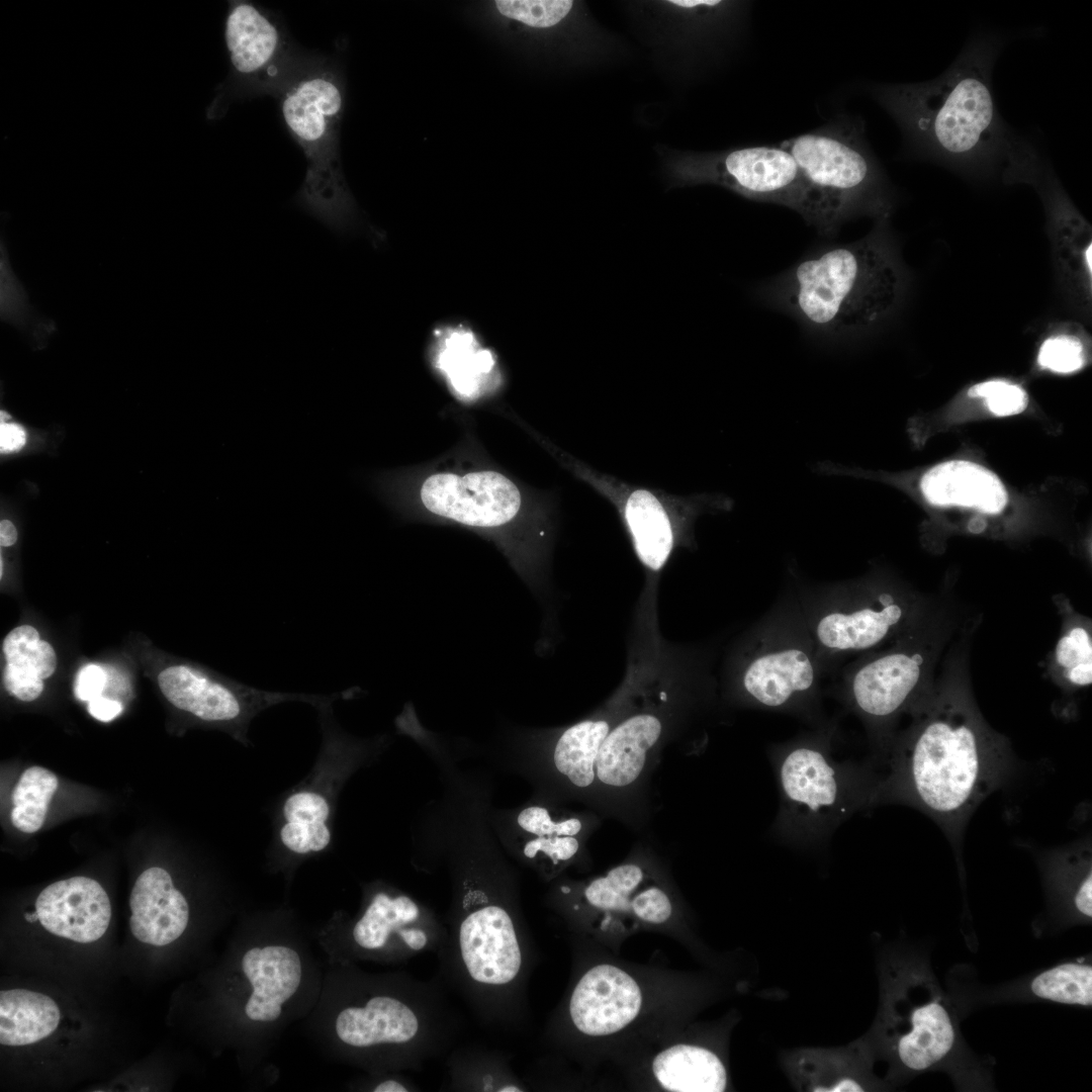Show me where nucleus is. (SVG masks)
<instances>
[{"label":"nucleus","instance_id":"0eeeda50","mask_svg":"<svg viewBox=\"0 0 1092 1092\" xmlns=\"http://www.w3.org/2000/svg\"><path fill=\"white\" fill-rule=\"evenodd\" d=\"M460 884L437 951L439 978L482 1022L502 1028L524 967L517 920L485 880L469 877Z\"/></svg>","mask_w":1092,"mask_h":1092},{"label":"nucleus","instance_id":"473e14b6","mask_svg":"<svg viewBox=\"0 0 1092 1092\" xmlns=\"http://www.w3.org/2000/svg\"><path fill=\"white\" fill-rule=\"evenodd\" d=\"M58 778L42 766H31L20 776L13 792L10 818L18 830L33 833L42 826Z\"/></svg>","mask_w":1092,"mask_h":1092},{"label":"nucleus","instance_id":"ddd939ff","mask_svg":"<svg viewBox=\"0 0 1092 1092\" xmlns=\"http://www.w3.org/2000/svg\"><path fill=\"white\" fill-rule=\"evenodd\" d=\"M862 655L842 668L834 697L863 723L875 757L884 761L896 719L917 703L925 657L907 633L892 648Z\"/></svg>","mask_w":1092,"mask_h":1092},{"label":"nucleus","instance_id":"412c9836","mask_svg":"<svg viewBox=\"0 0 1092 1092\" xmlns=\"http://www.w3.org/2000/svg\"><path fill=\"white\" fill-rule=\"evenodd\" d=\"M36 916L51 933L77 942L98 940L111 918L109 898L102 886L87 877L51 884L35 902Z\"/></svg>","mask_w":1092,"mask_h":1092},{"label":"nucleus","instance_id":"7ed1b4c3","mask_svg":"<svg viewBox=\"0 0 1092 1092\" xmlns=\"http://www.w3.org/2000/svg\"><path fill=\"white\" fill-rule=\"evenodd\" d=\"M711 657L704 648L660 640L635 699L599 750L590 810L635 830L646 825L650 781L664 747L717 696Z\"/></svg>","mask_w":1092,"mask_h":1092},{"label":"nucleus","instance_id":"1a4fd4ad","mask_svg":"<svg viewBox=\"0 0 1092 1092\" xmlns=\"http://www.w3.org/2000/svg\"><path fill=\"white\" fill-rule=\"evenodd\" d=\"M343 95L328 70H313L293 80L281 98L290 134L306 158L297 204L339 235L356 228V206L346 184L338 150Z\"/></svg>","mask_w":1092,"mask_h":1092},{"label":"nucleus","instance_id":"58836bf2","mask_svg":"<svg viewBox=\"0 0 1092 1092\" xmlns=\"http://www.w3.org/2000/svg\"><path fill=\"white\" fill-rule=\"evenodd\" d=\"M107 680L106 672L96 664L84 666L78 673L75 686L77 698L88 701L101 696Z\"/></svg>","mask_w":1092,"mask_h":1092},{"label":"nucleus","instance_id":"2f4dec72","mask_svg":"<svg viewBox=\"0 0 1092 1092\" xmlns=\"http://www.w3.org/2000/svg\"><path fill=\"white\" fill-rule=\"evenodd\" d=\"M329 815L330 806L322 794L307 790L292 794L283 805L282 843L300 854L325 849L331 841Z\"/></svg>","mask_w":1092,"mask_h":1092},{"label":"nucleus","instance_id":"7c9ffc66","mask_svg":"<svg viewBox=\"0 0 1092 1092\" xmlns=\"http://www.w3.org/2000/svg\"><path fill=\"white\" fill-rule=\"evenodd\" d=\"M449 1088L456 1091L522 1092L502 1053L481 1046L452 1051L446 1061Z\"/></svg>","mask_w":1092,"mask_h":1092},{"label":"nucleus","instance_id":"2eb2a0df","mask_svg":"<svg viewBox=\"0 0 1092 1092\" xmlns=\"http://www.w3.org/2000/svg\"><path fill=\"white\" fill-rule=\"evenodd\" d=\"M165 698L177 709L205 722H223L246 729L262 710L285 701L323 706L334 697L267 692L223 681L188 663L171 665L158 676Z\"/></svg>","mask_w":1092,"mask_h":1092},{"label":"nucleus","instance_id":"e433bc0d","mask_svg":"<svg viewBox=\"0 0 1092 1092\" xmlns=\"http://www.w3.org/2000/svg\"><path fill=\"white\" fill-rule=\"evenodd\" d=\"M968 394L985 398L988 410L998 417L1022 413L1028 405V395L1016 384L1003 380H990L972 386Z\"/></svg>","mask_w":1092,"mask_h":1092},{"label":"nucleus","instance_id":"c9c22d12","mask_svg":"<svg viewBox=\"0 0 1092 1092\" xmlns=\"http://www.w3.org/2000/svg\"><path fill=\"white\" fill-rule=\"evenodd\" d=\"M498 12L535 28H548L564 19L573 7L570 0H497Z\"/></svg>","mask_w":1092,"mask_h":1092},{"label":"nucleus","instance_id":"5701e85b","mask_svg":"<svg viewBox=\"0 0 1092 1092\" xmlns=\"http://www.w3.org/2000/svg\"><path fill=\"white\" fill-rule=\"evenodd\" d=\"M129 905L130 930L142 942L156 946L169 944L187 926V901L162 868L154 867L142 873L131 890Z\"/></svg>","mask_w":1092,"mask_h":1092},{"label":"nucleus","instance_id":"f03ea898","mask_svg":"<svg viewBox=\"0 0 1092 1092\" xmlns=\"http://www.w3.org/2000/svg\"><path fill=\"white\" fill-rule=\"evenodd\" d=\"M997 44L975 39L934 80L878 86L877 100L921 154L963 169L1033 179L1039 155L1001 118L992 94Z\"/></svg>","mask_w":1092,"mask_h":1092},{"label":"nucleus","instance_id":"6e6552de","mask_svg":"<svg viewBox=\"0 0 1092 1092\" xmlns=\"http://www.w3.org/2000/svg\"><path fill=\"white\" fill-rule=\"evenodd\" d=\"M817 655L827 673L851 655L870 653L911 627L912 596L888 580L809 581L789 569Z\"/></svg>","mask_w":1092,"mask_h":1092},{"label":"nucleus","instance_id":"f704fd0d","mask_svg":"<svg viewBox=\"0 0 1092 1092\" xmlns=\"http://www.w3.org/2000/svg\"><path fill=\"white\" fill-rule=\"evenodd\" d=\"M1056 662L1064 677L1076 687H1087L1092 681V640L1087 629L1076 626L1058 641Z\"/></svg>","mask_w":1092,"mask_h":1092},{"label":"nucleus","instance_id":"f3484780","mask_svg":"<svg viewBox=\"0 0 1092 1092\" xmlns=\"http://www.w3.org/2000/svg\"><path fill=\"white\" fill-rule=\"evenodd\" d=\"M911 983L906 1029L895 1044L898 1059L912 1072L943 1069L961 1050L950 1003L927 971L914 974Z\"/></svg>","mask_w":1092,"mask_h":1092},{"label":"nucleus","instance_id":"bb28decb","mask_svg":"<svg viewBox=\"0 0 1092 1092\" xmlns=\"http://www.w3.org/2000/svg\"><path fill=\"white\" fill-rule=\"evenodd\" d=\"M6 665L3 684L13 697L30 702L43 690L42 679L50 677L57 666L52 645L39 638L33 627L22 625L10 631L2 647Z\"/></svg>","mask_w":1092,"mask_h":1092},{"label":"nucleus","instance_id":"c85d7f7f","mask_svg":"<svg viewBox=\"0 0 1092 1092\" xmlns=\"http://www.w3.org/2000/svg\"><path fill=\"white\" fill-rule=\"evenodd\" d=\"M61 1018L57 1003L49 996L24 989L0 993V1042L20 1046L51 1035Z\"/></svg>","mask_w":1092,"mask_h":1092},{"label":"nucleus","instance_id":"b1692460","mask_svg":"<svg viewBox=\"0 0 1092 1092\" xmlns=\"http://www.w3.org/2000/svg\"><path fill=\"white\" fill-rule=\"evenodd\" d=\"M924 498L938 507L959 506L986 514L1001 513L1008 504L999 477L976 462L950 460L928 469L919 479Z\"/></svg>","mask_w":1092,"mask_h":1092},{"label":"nucleus","instance_id":"4be33fe9","mask_svg":"<svg viewBox=\"0 0 1092 1092\" xmlns=\"http://www.w3.org/2000/svg\"><path fill=\"white\" fill-rule=\"evenodd\" d=\"M224 39L234 72L251 82L268 81L278 72L284 40L277 25L249 2H232Z\"/></svg>","mask_w":1092,"mask_h":1092},{"label":"nucleus","instance_id":"4c0bfd02","mask_svg":"<svg viewBox=\"0 0 1092 1092\" xmlns=\"http://www.w3.org/2000/svg\"><path fill=\"white\" fill-rule=\"evenodd\" d=\"M1037 361L1042 368L1053 372L1072 373L1085 364L1083 346L1073 337H1052L1040 346Z\"/></svg>","mask_w":1092,"mask_h":1092},{"label":"nucleus","instance_id":"20e7f679","mask_svg":"<svg viewBox=\"0 0 1092 1092\" xmlns=\"http://www.w3.org/2000/svg\"><path fill=\"white\" fill-rule=\"evenodd\" d=\"M822 665L795 590L788 581L772 606L731 644L718 682L725 704L828 724Z\"/></svg>","mask_w":1092,"mask_h":1092},{"label":"nucleus","instance_id":"c03bdc74","mask_svg":"<svg viewBox=\"0 0 1092 1092\" xmlns=\"http://www.w3.org/2000/svg\"><path fill=\"white\" fill-rule=\"evenodd\" d=\"M825 1091H833V1092L863 1091V1088L855 1080L846 1078V1079L840 1080L837 1084L833 1085L829 1089H826Z\"/></svg>","mask_w":1092,"mask_h":1092},{"label":"nucleus","instance_id":"79ce46f5","mask_svg":"<svg viewBox=\"0 0 1092 1092\" xmlns=\"http://www.w3.org/2000/svg\"><path fill=\"white\" fill-rule=\"evenodd\" d=\"M415 1087L412 1084H406L403 1080L389 1078L380 1081L374 1088V1092H408L414 1091ZM419 1091V1090H418Z\"/></svg>","mask_w":1092,"mask_h":1092},{"label":"nucleus","instance_id":"4468645a","mask_svg":"<svg viewBox=\"0 0 1092 1092\" xmlns=\"http://www.w3.org/2000/svg\"><path fill=\"white\" fill-rule=\"evenodd\" d=\"M649 667L648 657L630 649L626 674L597 710L559 730L545 751V764L566 796L589 809L599 750L617 721L635 699Z\"/></svg>","mask_w":1092,"mask_h":1092},{"label":"nucleus","instance_id":"f257e3e1","mask_svg":"<svg viewBox=\"0 0 1092 1092\" xmlns=\"http://www.w3.org/2000/svg\"><path fill=\"white\" fill-rule=\"evenodd\" d=\"M910 710L913 723L894 736L872 807L898 803L916 808L959 845L972 813L1011 770L1009 747L957 697L916 703Z\"/></svg>","mask_w":1092,"mask_h":1092},{"label":"nucleus","instance_id":"c756f323","mask_svg":"<svg viewBox=\"0 0 1092 1092\" xmlns=\"http://www.w3.org/2000/svg\"><path fill=\"white\" fill-rule=\"evenodd\" d=\"M1046 863L1045 877L1055 907L1067 919L1090 922L1092 918V873L1090 851L1068 850Z\"/></svg>","mask_w":1092,"mask_h":1092},{"label":"nucleus","instance_id":"72a5a7b5","mask_svg":"<svg viewBox=\"0 0 1092 1092\" xmlns=\"http://www.w3.org/2000/svg\"><path fill=\"white\" fill-rule=\"evenodd\" d=\"M1029 994L1037 999L1067 1005L1090 1007L1092 1004V967L1082 963H1063L1033 977Z\"/></svg>","mask_w":1092,"mask_h":1092},{"label":"nucleus","instance_id":"39448f33","mask_svg":"<svg viewBox=\"0 0 1092 1092\" xmlns=\"http://www.w3.org/2000/svg\"><path fill=\"white\" fill-rule=\"evenodd\" d=\"M901 285L894 259L874 233L802 260L774 281L767 297L817 333L845 336L885 317Z\"/></svg>","mask_w":1092,"mask_h":1092},{"label":"nucleus","instance_id":"f8f14e48","mask_svg":"<svg viewBox=\"0 0 1092 1092\" xmlns=\"http://www.w3.org/2000/svg\"><path fill=\"white\" fill-rule=\"evenodd\" d=\"M684 183H713L749 199L790 207L821 233L836 229L828 208L809 185L789 151L758 146L687 158L677 170Z\"/></svg>","mask_w":1092,"mask_h":1092},{"label":"nucleus","instance_id":"9d476101","mask_svg":"<svg viewBox=\"0 0 1092 1092\" xmlns=\"http://www.w3.org/2000/svg\"><path fill=\"white\" fill-rule=\"evenodd\" d=\"M573 473L616 510L633 551L644 569L645 587L657 589L659 578L673 553L697 548V520L732 510L734 500L724 493L688 495L642 487L571 459Z\"/></svg>","mask_w":1092,"mask_h":1092},{"label":"nucleus","instance_id":"cd10ccee","mask_svg":"<svg viewBox=\"0 0 1092 1092\" xmlns=\"http://www.w3.org/2000/svg\"><path fill=\"white\" fill-rule=\"evenodd\" d=\"M653 1072L660 1085L673 1092H722L727 1082L726 1070L715 1054L689 1044L658 1054Z\"/></svg>","mask_w":1092,"mask_h":1092},{"label":"nucleus","instance_id":"dca6fc26","mask_svg":"<svg viewBox=\"0 0 1092 1092\" xmlns=\"http://www.w3.org/2000/svg\"><path fill=\"white\" fill-rule=\"evenodd\" d=\"M421 498L433 514L475 527L505 525L522 508L517 485L495 471L432 475L422 485Z\"/></svg>","mask_w":1092,"mask_h":1092},{"label":"nucleus","instance_id":"9b49d317","mask_svg":"<svg viewBox=\"0 0 1092 1092\" xmlns=\"http://www.w3.org/2000/svg\"><path fill=\"white\" fill-rule=\"evenodd\" d=\"M780 146L791 153L837 226L854 214L887 209L883 176L861 123L839 118Z\"/></svg>","mask_w":1092,"mask_h":1092},{"label":"nucleus","instance_id":"aec40b11","mask_svg":"<svg viewBox=\"0 0 1092 1092\" xmlns=\"http://www.w3.org/2000/svg\"><path fill=\"white\" fill-rule=\"evenodd\" d=\"M642 1002L635 980L623 970L600 965L587 971L574 987L569 1016L582 1033L602 1036L617 1032L638 1014Z\"/></svg>","mask_w":1092,"mask_h":1092},{"label":"nucleus","instance_id":"423d86ee","mask_svg":"<svg viewBox=\"0 0 1092 1092\" xmlns=\"http://www.w3.org/2000/svg\"><path fill=\"white\" fill-rule=\"evenodd\" d=\"M811 728L768 750L780 794L771 832L793 845L825 843L855 812L872 807L880 780L868 762L836 758V719Z\"/></svg>","mask_w":1092,"mask_h":1092},{"label":"nucleus","instance_id":"a19ab883","mask_svg":"<svg viewBox=\"0 0 1092 1092\" xmlns=\"http://www.w3.org/2000/svg\"><path fill=\"white\" fill-rule=\"evenodd\" d=\"M88 710L97 720L108 722L120 714L122 706L118 701L99 696L89 702Z\"/></svg>","mask_w":1092,"mask_h":1092},{"label":"nucleus","instance_id":"6ab92c4d","mask_svg":"<svg viewBox=\"0 0 1092 1092\" xmlns=\"http://www.w3.org/2000/svg\"><path fill=\"white\" fill-rule=\"evenodd\" d=\"M630 857L590 880L581 896L587 906L601 911L603 925L613 914L633 915L641 921L661 924L673 911L669 894L655 881L649 867L651 850L647 842H638Z\"/></svg>","mask_w":1092,"mask_h":1092},{"label":"nucleus","instance_id":"a211bd4d","mask_svg":"<svg viewBox=\"0 0 1092 1092\" xmlns=\"http://www.w3.org/2000/svg\"><path fill=\"white\" fill-rule=\"evenodd\" d=\"M354 942L369 951L396 947L408 958L438 951L445 926L428 908L408 895L376 893L352 929Z\"/></svg>","mask_w":1092,"mask_h":1092},{"label":"nucleus","instance_id":"37998d69","mask_svg":"<svg viewBox=\"0 0 1092 1092\" xmlns=\"http://www.w3.org/2000/svg\"><path fill=\"white\" fill-rule=\"evenodd\" d=\"M17 539V531L14 525L8 520H2L0 523V544L2 547H8L13 545Z\"/></svg>","mask_w":1092,"mask_h":1092},{"label":"nucleus","instance_id":"a878e982","mask_svg":"<svg viewBox=\"0 0 1092 1092\" xmlns=\"http://www.w3.org/2000/svg\"><path fill=\"white\" fill-rule=\"evenodd\" d=\"M437 368L459 395H478L496 380L495 360L476 333L464 324H443L433 333Z\"/></svg>","mask_w":1092,"mask_h":1092},{"label":"nucleus","instance_id":"ea45409f","mask_svg":"<svg viewBox=\"0 0 1092 1092\" xmlns=\"http://www.w3.org/2000/svg\"><path fill=\"white\" fill-rule=\"evenodd\" d=\"M26 441V433L16 424L2 422L0 425L1 452H14L21 449Z\"/></svg>","mask_w":1092,"mask_h":1092},{"label":"nucleus","instance_id":"393cba45","mask_svg":"<svg viewBox=\"0 0 1092 1092\" xmlns=\"http://www.w3.org/2000/svg\"><path fill=\"white\" fill-rule=\"evenodd\" d=\"M242 968L253 987V996L245 1008L247 1016L257 1021L276 1020L281 1013V1004L299 986L301 963L298 953L282 945L254 947L243 957Z\"/></svg>","mask_w":1092,"mask_h":1092}]
</instances>
